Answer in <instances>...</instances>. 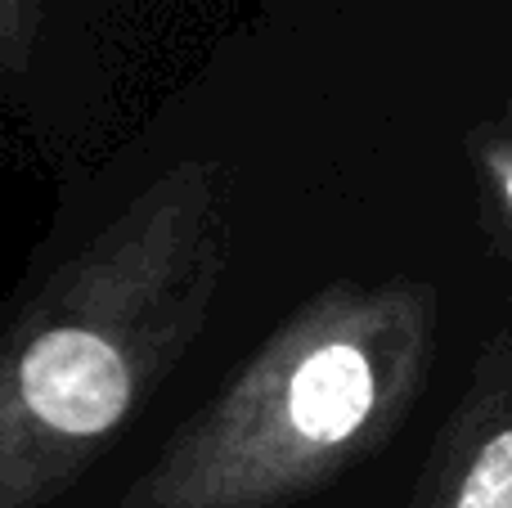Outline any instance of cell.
Segmentation results:
<instances>
[{"mask_svg":"<svg viewBox=\"0 0 512 508\" xmlns=\"http://www.w3.org/2000/svg\"><path fill=\"white\" fill-rule=\"evenodd\" d=\"M221 176L180 162L50 257L0 311V508H54L203 333Z\"/></svg>","mask_w":512,"mask_h":508,"instance_id":"cell-1","label":"cell"},{"mask_svg":"<svg viewBox=\"0 0 512 508\" xmlns=\"http://www.w3.org/2000/svg\"><path fill=\"white\" fill-rule=\"evenodd\" d=\"M427 329L418 288H328L256 351L122 508H274L315 491L409 405Z\"/></svg>","mask_w":512,"mask_h":508,"instance_id":"cell-2","label":"cell"},{"mask_svg":"<svg viewBox=\"0 0 512 508\" xmlns=\"http://www.w3.org/2000/svg\"><path fill=\"white\" fill-rule=\"evenodd\" d=\"M54 0H0V90L27 86L41 68Z\"/></svg>","mask_w":512,"mask_h":508,"instance_id":"cell-3","label":"cell"},{"mask_svg":"<svg viewBox=\"0 0 512 508\" xmlns=\"http://www.w3.org/2000/svg\"><path fill=\"white\" fill-rule=\"evenodd\" d=\"M450 508H512V423L472 450L454 482Z\"/></svg>","mask_w":512,"mask_h":508,"instance_id":"cell-4","label":"cell"},{"mask_svg":"<svg viewBox=\"0 0 512 508\" xmlns=\"http://www.w3.org/2000/svg\"><path fill=\"white\" fill-rule=\"evenodd\" d=\"M495 167H499V185H504V194H508V203H512V153H499Z\"/></svg>","mask_w":512,"mask_h":508,"instance_id":"cell-5","label":"cell"}]
</instances>
